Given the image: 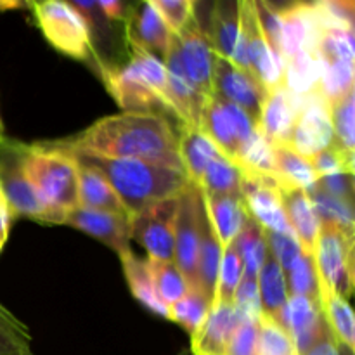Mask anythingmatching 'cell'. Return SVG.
<instances>
[{
	"instance_id": "7bdbcfd3",
	"label": "cell",
	"mask_w": 355,
	"mask_h": 355,
	"mask_svg": "<svg viewBox=\"0 0 355 355\" xmlns=\"http://www.w3.org/2000/svg\"><path fill=\"white\" fill-rule=\"evenodd\" d=\"M30 345L26 326L0 304V355H28Z\"/></svg>"
},
{
	"instance_id": "2e32d148",
	"label": "cell",
	"mask_w": 355,
	"mask_h": 355,
	"mask_svg": "<svg viewBox=\"0 0 355 355\" xmlns=\"http://www.w3.org/2000/svg\"><path fill=\"white\" fill-rule=\"evenodd\" d=\"M274 321L286 329L300 355L311 352L328 329L319 302L295 295H290L286 305Z\"/></svg>"
},
{
	"instance_id": "d590c367",
	"label": "cell",
	"mask_w": 355,
	"mask_h": 355,
	"mask_svg": "<svg viewBox=\"0 0 355 355\" xmlns=\"http://www.w3.org/2000/svg\"><path fill=\"white\" fill-rule=\"evenodd\" d=\"M241 170L225 155L217 156L196 184L205 194H241Z\"/></svg>"
},
{
	"instance_id": "c3c4849f",
	"label": "cell",
	"mask_w": 355,
	"mask_h": 355,
	"mask_svg": "<svg viewBox=\"0 0 355 355\" xmlns=\"http://www.w3.org/2000/svg\"><path fill=\"white\" fill-rule=\"evenodd\" d=\"M232 305L241 314L243 319H250V321L255 322H259L262 319V302H260L259 283H257V279L243 277L234 293Z\"/></svg>"
},
{
	"instance_id": "74e56055",
	"label": "cell",
	"mask_w": 355,
	"mask_h": 355,
	"mask_svg": "<svg viewBox=\"0 0 355 355\" xmlns=\"http://www.w3.org/2000/svg\"><path fill=\"white\" fill-rule=\"evenodd\" d=\"M322 71L318 94L329 104L336 103L354 90V62L333 61L321 62Z\"/></svg>"
},
{
	"instance_id": "e0dca14e",
	"label": "cell",
	"mask_w": 355,
	"mask_h": 355,
	"mask_svg": "<svg viewBox=\"0 0 355 355\" xmlns=\"http://www.w3.org/2000/svg\"><path fill=\"white\" fill-rule=\"evenodd\" d=\"M205 33L215 54L250 71L245 47V31H243L241 16H239V2L215 3L210 24Z\"/></svg>"
},
{
	"instance_id": "5b68a950",
	"label": "cell",
	"mask_w": 355,
	"mask_h": 355,
	"mask_svg": "<svg viewBox=\"0 0 355 355\" xmlns=\"http://www.w3.org/2000/svg\"><path fill=\"white\" fill-rule=\"evenodd\" d=\"M214 55L215 52L210 40L201 28L198 16H194L179 33L173 35L163 62L166 71L184 76V80L198 92L203 96H211Z\"/></svg>"
},
{
	"instance_id": "4fadbf2b",
	"label": "cell",
	"mask_w": 355,
	"mask_h": 355,
	"mask_svg": "<svg viewBox=\"0 0 355 355\" xmlns=\"http://www.w3.org/2000/svg\"><path fill=\"white\" fill-rule=\"evenodd\" d=\"M211 83L214 94L241 107L255 123L259 121L267 90L252 73L215 54Z\"/></svg>"
},
{
	"instance_id": "44dd1931",
	"label": "cell",
	"mask_w": 355,
	"mask_h": 355,
	"mask_svg": "<svg viewBox=\"0 0 355 355\" xmlns=\"http://www.w3.org/2000/svg\"><path fill=\"white\" fill-rule=\"evenodd\" d=\"M123 23L127 42H134L151 54L165 58L172 44L173 33L155 9L151 0L132 6L130 10H127Z\"/></svg>"
},
{
	"instance_id": "7a4b0ae2",
	"label": "cell",
	"mask_w": 355,
	"mask_h": 355,
	"mask_svg": "<svg viewBox=\"0 0 355 355\" xmlns=\"http://www.w3.org/2000/svg\"><path fill=\"white\" fill-rule=\"evenodd\" d=\"M68 155L80 165L97 170L113 187L130 217L146 205L179 196L191 184L186 172L156 163L130 158H103L82 153Z\"/></svg>"
},
{
	"instance_id": "4dcf8cb0",
	"label": "cell",
	"mask_w": 355,
	"mask_h": 355,
	"mask_svg": "<svg viewBox=\"0 0 355 355\" xmlns=\"http://www.w3.org/2000/svg\"><path fill=\"white\" fill-rule=\"evenodd\" d=\"M257 283H259L263 315L276 319L279 312L283 311L284 305H286L288 298H290V291H288L284 270L281 269L279 263L270 255H267L266 263H263V267L259 272V277H257Z\"/></svg>"
},
{
	"instance_id": "680465c9",
	"label": "cell",
	"mask_w": 355,
	"mask_h": 355,
	"mask_svg": "<svg viewBox=\"0 0 355 355\" xmlns=\"http://www.w3.org/2000/svg\"><path fill=\"white\" fill-rule=\"evenodd\" d=\"M187 354H189V350H182V352H180V354H177V355H187ZM28 355H31V352L28 354Z\"/></svg>"
},
{
	"instance_id": "7dc6e473",
	"label": "cell",
	"mask_w": 355,
	"mask_h": 355,
	"mask_svg": "<svg viewBox=\"0 0 355 355\" xmlns=\"http://www.w3.org/2000/svg\"><path fill=\"white\" fill-rule=\"evenodd\" d=\"M266 239H267V250H269V255L276 260L281 266V269L284 270V274L290 270V267L300 259L302 246L298 243V239L295 236L290 234H277V232H267L266 231Z\"/></svg>"
},
{
	"instance_id": "ac0fdd59",
	"label": "cell",
	"mask_w": 355,
	"mask_h": 355,
	"mask_svg": "<svg viewBox=\"0 0 355 355\" xmlns=\"http://www.w3.org/2000/svg\"><path fill=\"white\" fill-rule=\"evenodd\" d=\"M62 224L71 225V227L99 239L101 243H104L111 250H114L118 257L132 252L130 217H127V215L76 207L75 210L64 215Z\"/></svg>"
},
{
	"instance_id": "8d00e7d4",
	"label": "cell",
	"mask_w": 355,
	"mask_h": 355,
	"mask_svg": "<svg viewBox=\"0 0 355 355\" xmlns=\"http://www.w3.org/2000/svg\"><path fill=\"white\" fill-rule=\"evenodd\" d=\"M210 309L211 302L200 290H189L186 297L170 305L168 319L182 326L193 336L201 328Z\"/></svg>"
},
{
	"instance_id": "7c38bea8",
	"label": "cell",
	"mask_w": 355,
	"mask_h": 355,
	"mask_svg": "<svg viewBox=\"0 0 355 355\" xmlns=\"http://www.w3.org/2000/svg\"><path fill=\"white\" fill-rule=\"evenodd\" d=\"M241 175V200L248 217L267 232L295 236L284 214L279 180L270 175Z\"/></svg>"
},
{
	"instance_id": "94428289",
	"label": "cell",
	"mask_w": 355,
	"mask_h": 355,
	"mask_svg": "<svg viewBox=\"0 0 355 355\" xmlns=\"http://www.w3.org/2000/svg\"><path fill=\"white\" fill-rule=\"evenodd\" d=\"M0 252H2V250H0Z\"/></svg>"
},
{
	"instance_id": "8fae6325",
	"label": "cell",
	"mask_w": 355,
	"mask_h": 355,
	"mask_svg": "<svg viewBox=\"0 0 355 355\" xmlns=\"http://www.w3.org/2000/svg\"><path fill=\"white\" fill-rule=\"evenodd\" d=\"M239 16L245 31V47L248 58L250 73L269 90L283 87V59L274 51L269 38L260 26L255 10V2L239 0Z\"/></svg>"
},
{
	"instance_id": "f35d334b",
	"label": "cell",
	"mask_w": 355,
	"mask_h": 355,
	"mask_svg": "<svg viewBox=\"0 0 355 355\" xmlns=\"http://www.w3.org/2000/svg\"><path fill=\"white\" fill-rule=\"evenodd\" d=\"M355 92L350 90L347 96L336 103L329 104V116H331L333 139L335 146L342 151L354 155L355 148Z\"/></svg>"
},
{
	"instance_id": "6f0895ef",
	"label": "cell",
	"mask_w": 355,
	"mask_h": 355,
	"mask_svg": "<svg viewBox=\"0 0 355 355\" xmlns=\"http://www.w3.org/2000/svg\"><path fill=\"white\" fill-rule=\"evenodd\" d=\"M3 137V123H2V118H0V139Z\"/></svg>"
},
{
	"instance_id": "e575fe53",
	"label": "cell",
	"mask_w": 355,
	"mask_h": 355,
	"mask_svg": "<svg viewBox=\"0 0 355 355\" xmlns=\"http://www.w3.org/2000/svg\"><path fill=\"white\" fill-rule=\"evenodd\" d=\"M146 266H148L156 297L166 307H170L175 302H179L180 298L186 297L187 291H189V286H187V281L184 279L182 272H180L175 263L165 262V260L149 259L148 257Z\"/></svg>"
},
{
	"instance_id": "f546056e",
	"label": "cell",
	"mask_w": 355,
	"mask_h": 355,
	"mask_svg": "<svg viewBox=\"0 0 355 355\" xmlns=\"http://www.w3.org/2000/svg\"><path fill=\"white\" fill-rule=\"evenodd\" d=\"M120 260L121 266H123V272L125 277H127V283L132 295H134L146 309L155 312L156 315H162V318L168 319V307L156 297V291L155 288H153V281L151 276H149L146 260H141L132 252L121 255Z\"/></svg>"
},
{
	"instance_id": "681fc988",
	"label": "cell",
	"mask_w": 355,
	"mask_h": 355,
	"mask_svg": "<svg viewBox=\"0 0 355 355\" xmlns=\"http://www.w3.org/2000/svg\"><path fill=\"white\" fill-rule=\"evenodd\" d=\"M257 343H259V322L241 319L224 355H257Z\"/></svg>"
},
{
	"instance_id": "6da1fadb",
	"label": "cell",
	"mask_w": 355,
	"mask_h": 355,
	"mask_svg": "<svg viewBox=\"0 0 355 355\" xmlns=\"http://www.w3.org/2000/svg\"><path fill=\"white\" fill-rule=\"evenodd\" d=\"M49 144L68 153L141 159L184 172L179 137L170 121L159 113L123 111L101 118L73 139Z\"/></svg>"
},
{
	"instance_id": "11a10c76",
	"label": "cell",
	"mask_w": 355,
	"mask_h": 355,
	"mask_svg": "<svg viewBox=\"0 0 355 355\" xmlns=\"http://www.w3.org/2000/svg\"><path fill=\"white\" fill-rule=\"evenodd\" d=\"M21 7H30V3L16 2V0H0V12L10 9H21Z\"/></svg>"
},
{
	"instance_id": "484cf974",
	"label": "cell",
	"mask_w": 355,
	"mask_h": 355,
	"mask_svg": "<svg viewBox=\"0 0 355 355\" xmlns=\"http://www.w3.org/2000/svg\"><path fill=\"white\" fill-rule=\"evenodd\" d=\"M319 307L322 318L338 345L355 349V315L349 300L336 295L324 281L319 279Z\"/></svg>"
},
{
	"instance_id": "9f6ffc18",
	"label": "cell",
	"mask_w": 355,
	"mask_h": 355,
	"mask_svg": "<svg viewBox=\"0 0 355 355\" xmlns=\"http://www.w3.org/2000/svg\"><path fill=\"white\" fill-rule=\"evenodd\" d=\"M338 345V343H336ZM338 355H354V350L347 349L345 345H338Z\"/></svg>"
},
{
	"instance_id": "d4e9b609",
	"label": "cell",
	"mask_w": 355,
	"mask_h": 355,
	"mask_svg": "<svg viewBox=\"0 0 355 355\" xmlns=\"http://www.w3.org/2000/svg\"><path fill=\"white\" fill-rule=\"evenodd\" d=\"M177 137H179V156L184 172L187 173L191 182L198 184L207 166L224 153L205 132L196 127H180V134Z\"/></svg>"
},
{
	"instance_id": "ee69618b",
	"label": "cell",
	"mask_w": 355,
	"mask_h": 355,
	"mask_svg": "<svg viewBox=\"0 0 355 355\" xmlns=\"http://www.w3.org/2000/svg\"><path fill=\"white\" fill-rule=\"evenodd\" d=\"M257 355H300L286 329L281 328L274 319L266 318L259 321V343Z\"/></svg>"
},
{
	"instance_id": "5bb4252c",
	"label": "cell",
	"mask_w": 355,
	"mask_h": 355,
	"mask_svg": "<svg viewBox=\"0 0 355 355\" xmlns=\"http://www.w3.org/2000/svg\"><path fill=\"white\" fill-rule=\"evenodd\" d=\"M104 85L114 97L118 106L128 113H156L155 107L166 110L163 97L127 62L123 66L101 64ZM168 111V110H166Z\"/></svg>"
},
{
	"instance_id": "ab89813d",
	"label": "cell",
	"mask_w": 355,
	"mask_h": 355,
	"mask_svg": "<svg viewBox=\"0 0 355 355\" xmlns=\"http://www.w3.org/2000/svg\"><path fill=\"white\" fill-rule=\"evenodd\" d=\"M312 205L315 208L321 224H333L354 231V203L349 200L331 196L318 186L309 191Z\"/></svg>"
},
{
	"instance_id": "277c9868",
	"label": "cell",
	"mask_w": 355,
	"mask_h": 355,
	"mask_svg": "<svg viewBox=\"0 0 355 355\" xmlns=\"http://www.w3.org/2000/svg\"><path fill=\"white\" fill-rule=\"evenodd\" d=\"M26 144L12 139H0V191L6 198L12 217H28L40 224H62L40 194L33 189L23 173V156Z\"/></svg>"
},
{
	"instance_id": "1f68e13d",
	"label": "cell",
	"mask_w": 355,
	"mask_h": 355,
	"mask_svg": "<svg viewBox=\"0 0 355 355\" xmlns=\"http://www.w3.org/2000/svg\"><path fill=\"white\" fill-rule=\"evenodd\" d=\"M234 163L239 166L241 173L276 177L274 144L262 134L259 127H255L252 135L241 146L238 156L234 158Z\"/></svg>"
},
{
	"instance_id": "4316f807",
	"label": "cell",
	"mask_w": 355,
	"mask_h": 355,
	"mask_svg": "<svg viewBox=\"0 0 355 355\" xmlns=\"http://www.w3.org/2000/svg\"><path fill=\"white\" fill-rule=\"evenodd\" d=\"M76 166H78L76 170L78 173V207L130 217L113 187L97 170L80 165V163H76Z\"/></svg>"
},
{
	"instance_id": "d6986e66",
	"label": "cell",
	"mask_w": 355,
	"mask_h": 355,
	"mask_svg": "<svg viewBox=\"0 0 355 355\" xmlns=\"http://www.w3.org/2000/svg\"><path fill=\"white\" fill-rule=\"evenodd\" d=\"M279 19L283 62L300 52H315L321 31L315 3H291L279 10Z\"/></svg>"
},
{
	"instance_id": "7402d4cb",
	"label": "cell",
	"mask_w": 355,
	"mask_h": 355,
	"mask_svg": "<svg viewBox=\"0 0 355 355\" xmlns=\"http://www.w3.org/2000/svg\"><path fill=\"white\" fill-rule=\"evenodd\" d=\"M241 319V314L232 304H211L201 328L191 336V352L194 355H224Z\"/></svg>"
},
{
	"instance_id": "ffe728a7",
	"label": "cell",
	"mask_w": 355,
	"mask_h": 355,
	"mask_svg": "<svg viewBox=\"0 0 355 355\" xmlns=\"http://www.w3.org/2000/svg\"><path fill=\"white\" fill-rule=\"evenodd\" d=\"M304 101L305 97L293 96L284 89V85L267 92L257 127L274 146L290 144L291 132L297 123Z\"/></svg>"
},
{
	"instance_id": "cb8c5ba5",
	"label": "cell",
	"mask_w": 355,
	"mask_h": 355,
	"mask_svg": "<svg viewBox=\"0 0 355 355\" xmlns=\"http://www.w3.org/2000/svg\"><path fill=\"white\" fill-rule=\"evenodd\" d=\"M281 200H283L284 214L288 222L295 232V238L298 239L302 246V252L312 255L314 253L315 241L319 236V220L315 208L312 205L311 196L307 191L297 189V187H281Z\"/></svg>"
},
{
	"instance_id": "603a6c76",
	"label": "cell",
	"mask_w": 355,
	"mask_h": 355,
	"mask_svg": "<svg viewBox=\"0 0 355 355\" xmlns=\"http://www.w3.org/2000/svg\"><path fill=\"white\" fill-rule=\"evenodd\" d=\"M203 205L211 229L222 248L232 245L248 222L241 194H205Z\"/></svg>"
},
{
	"instance_id": "3957f363",
	"label": "cell",
	"mask_w": 355,
	"mask_h": 355,
	"mask_svg": "<svg viewBox=\"0 0 355 355\" xmlns=\"http://www.w3.org/2000/svg\"><path fill=\"white\" fill-rule=\"evenodd\" d=\"M78 166L71 155L45 144H26L23 173L42 200L64 220L78 207Z\"/></svg>"
},
{
	"instance_id": "83f0119b",
	"label": "cell",
	"mask_w": 355,
	"mask_h": 355,
	"mask_svg": "<svg viewBox=\"0 0 355 355\" xmlns=\"http://www.w3.org/2000/svg\"><path fill=\"white\" fill-rule=\"evenodd\" d=\"M322 64L315 52H300L283 62V85L288 92L307 97L318 92Z\"/></svg>"
},
{
	"instance_id": "8992f818",
	"label": "cell",
	"mask_w": 355,
	"mask_h": 355,
	"mask_svg": "<svg viewBox=\"0 0 355 355\" xmlns=\"http://www.w3.org/2000/svg\"><path fill=\"white\" fill-rule=\"evenodd\" d=\"M35 19L52 47L73 59L87 61L92 55L90 28L69 2L45 0L30 3Z\"/></svg>"
},
{
	"instance_id": "9c48e42d",
	"label": "cell",
	"mask_w": 355,
	"mask_h": 355,
	"mask_svg": "<svg viewBox=\"0 0 355 355\" xmlns=\"http://www.w3.org/2000/svg\"><path fill=\"white\" fill-rule=\"evenodd\" d=\"M255 127V121L241 107L222 99L217 94L205 99L198 128L205 132L232 162Z\"/></svg>"
},
{
	"instance_id": "816d5d0a",
	"label": "cell",
	"mask_w": 355,
	"mask_h": 355,
	"mask_svg": "<svg viewBox=\"0 0 355 355\" xmlns=\"http://www.w3.org/2000/svg\"><path fill=\"white\" fill-rule=\"evenodd\" d=\"M97 7L101 9V14L107 17V19L113 21H125L127 16V6L121 2H114V0H101L97 2Z\"/></svg>"
},
{
	"instance_id": "b9f144b4",
	"label": "cell",
	"mask_w": 355,
	"mask_h": 355,
	"mask_svg": "<svg viewBox=\"0 0 355 355\" xmlns=\"http://www.w3.org/2000/svg\"><path fill=\"white\" fill-rule=\"evenodd\" d=\"M284 276H286L290 295L319 302V274L315 269L314 257L302 253L300 259L290 267Z\"/></svg>"
},
{
	"instance_id": "f6af8a7d",
	"label": "cell",
	"mask_w": 355,
	"mask_h": 355,
	"mask_svg": "<svg viewBox=\"0 0 355 355\" xmlns=\"http://www.w3.org/2000/svg\"><path fill=\"white\" fill-rule=\"evenodd\" d=\"M309 162H311L312 168H314L315 175L319 179L336 175V173H349V175H354V155L342 151L335 144L326 148L324 151L318 153L315 156H312Z\"/></svg>"
},
{
	"instance_id": "91938a15",
	"label": "cell",
	"mask_w": 355,
	"mask_h": 355,
	"mask_svg": "<svg viewBox=\"0 0 355 355\" xmlns=\"http://www.w3.org/2000/svg\"><path fill=\"white\" fill-rule=\"evenodd\" d=\"M0 196H3V194H2V191H0Z\"/></svg>"
},
{
	"instance_id": "bcb514c9",
	"label": "cell",
	"mask_w": 355,
	"mask_h": 355,
	"mask_svg": "<svg viewBox=\"0 0 355 355\" xmlns=\"http://www.w3.org/2000/svg\"><path fill=\"white\" fill-rule=\"evenodd\" d=\"M151 3L173 35L179 33L196 16V2L193 0H151Z\"/></svg>"
},
{
	"instance_id": "f907efd6",
	"label": "cell",
	"mask_w": 355,
	"mask_h": 355,
	"mask_svg": "<svg viewBox=\"0 0 355 355\" xmlns=\"http://www.w3.org/2000/svg\"><path fill=\"white\" fill-rule=\"evenodd\" d=\"M318 187L324 191V193L331 194V196L349 200L354 203V175L336 173V175L322 177V179H319Z\"/></svg>"
},
{
	"instance_id": "9a60e30c",
	"label": "cell",
	"mask_w": 355,
	"mask_h": 355,
	"mask_svg": "<svg viewBox=\"0 0 355 355\" xmlns=\"http://www.w3.org/2000/svg\"><path fill=\"white\" fill-rule=\"evenodd\" d=\"M333 144L335 139L328 103L318 92L307 96L291 132L290 146L298 155L311 159Z\"/></svg>"
},
{
	"instance_id": "836d02e7",
	"label": "cell",
	"mask_w": 355,
	"mask_h": 355,
	"mask_svg": "<svg viewBox=\"0 0 355 355\" xmlns=\"http://www.w3.org/2000/svg\"><path fill=\"white\" fill-rule=\"evenodd\" d=\"M234 246L238 250V255L243 262V277H259L260 269L266 263L269 250H267L266 229L260 227L257 222L248 218L243 231L234 239Z\"/></svg>"
},
{
	"instance_id": "60d3db41",
	"label": "cell",
	"mask_w": 355,
	"mask_h": 355,
	"mask_svg": "<svg viewBox=\"0 0 355 355\" xmlns=\"http://www.w3.org/2000/svg\"><path fill=\"white\" fill-rule=\"evenodd\" d=\"M243 279V262L238 255L234 243L222 250L220 267H218L217 286H215L214 304H232L234 293Z\"/></svg>"
},
{
	"instance_id": "db71d44e",
	"label": "cell",
	"mask_w": 355,
	"mask_h": 355,
	"mask_svg": "<svg viewBox=\"0 0 355 355\" xmlns=\"http://www.w3.org/2000/svg\"><path fill=\"white\" fill-rule=\"evenodd\" d=\"M307 355H338V345H336L329 328L326 329L322 338L318 342V345H315Z\"/></svg>"
},
{
	"instance_id": "d6a6232c",
	"label": "cell",
	"mask_w": 355,
	"mask_h": 355,
	"mask_svg": "<svg viewBox=\"0 0 355 355\" xmlns=\"http://www.w3.org/2000/svg\"><path fill=\"white\" fill-rule=\"evenodd\" d=\"M319 31L315 54L321 62L350 61L354 62L355 38L354 28L340 23H322Z\"/></svg>"
},
{
	"instance_id": "ba28073f",
	"label": "cell",
	"mask_w": 355,
	"mask_h": 355,
	"mask_svg": "<svg viewBox=\"0 0 355 355\" xmlns=\"http://www.w3.org/2000/svg\"><path fill=\"white\" fill-rule=\"evenodd\" d=\"M179 196L146 205L130 217V239L148 252L149 259L173 262Z\"/></svg>"
},
{
	"instance_id": "30bf717a",
	"label": "cell",
	"mask_w": 355,
	"mask_h": 355,
	"mask_svg": "<svg viewBox=\"0 0 355 355\" xmlns=\"http://www.w3.org/2000/svg\"><path fill=\"white\" fill-rule=\"evenodd\" d=\"M203 196L196 184L191 182L179 194V211L175 222L173 263L179 267L189 290H198V250H200V222Z\"/></svg>"
},
{
	"instance_id": "52a82bcc",
	"label": "cell",
	"mask_w": 355,
	"mask_h": 355,
	"mask_svg": "<svg viewBox=\"0 0 355 355\" xmlns=\"http://www.w3.org/2000/svg\"><path fill=\"white\" fill-rule=\"evenodd\" d=\"M314 263L319 279L336 295L349 300L354 290V231L333 224H321L314 246Z\"/></svg>"
},
{
	"instance_id": "f1b7e54d",
	"label": "cell",
	"mask_w": 355,
	"mask_h": 355,
	"mask_svg": "<svg viewBox=\"0 0 355 355\" xmlns=\"http://www.w3.org/2000/svg\"><path fill=\"white\" fill-rule=\"evenodd\" d=\"M276 156V177L281 187H297L311 191L318 186L319 177L315 175L311 162L298 155L290 144L274 146Z\"/></svg>"
},
{
	"instance_id": "f5cc1de1",
	"label": "cell",
	"mask_w": 355,
	"mask_h": 355,
	"mask_svg": "<svg viewBox=\"0 0 355 355\" xmlns=\"http://www.w3.org/2000/svg\"><path fill=\"white\" fill-rule=\"evenodd\" d=\"M12 214L9 210V205H7L6 198L0 196V250L6 245L7 238H9L10 224H12Z\"/></svg>"
}]
</instances>
